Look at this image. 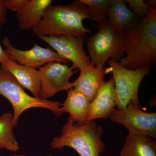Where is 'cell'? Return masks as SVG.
Returning <instances> with one entry per match:
<instances>
[{
  "label": "cell",
  "instance_id": "cell-1",
  "mask_svg": "<svg viewBox=\"0 0 156 156\" xmlns=\"http://www.w3.org/2000/svg\"><path fill=\"white\" fill-rule=\"evenodd\" d=\"M123 57L119 63L129 69L155 66L156 6H150L149 13L125 34Z\"/></svg>",
  "mask_w": 156,
  "mask_h": 156
},
{
  "label": "cell",
  "instance_id": "cell-2",
  "mask_svg": "<svg viewBox=\"0 0 156 156\" xmlns=\"http://www.w3.org/2000/svg\"><path fill=\"white\" fill-rule=\"evenodd\" d=\"M91 19L87 5L80 0L65 5H52L47 8L40 22L32 29L38 37L66 35L84 37L91 31L84 27L83 21Z\"/></svg>",
  "mask_w": 156,
  "mask_h": 156
},
{
  "label": "cell",
  "instance_id": "cell-3",
  "mask_svg": "<svg viewBox=\"0 0 156 156\" xmlns=\"http://www.w3.org/2000/svg\"><path fill=\"white\" fill-rule=\"evenodd\" d=\"M103 133L102 127L95 121L78 124L69 117L62 127L61 134L53 138L50 146L53 149L71 147L80 156H100L106 148L101 138Z\"/></svg>",
  "mask_w": 156,
  "mask_h": 156
},
{
  "label": "cell",
  "instance_id": "cell-4",
  "mask_svg": "<svg viewBox=\"0 0 156 156\" xmlns=\"http://www.w3.org/2000/svg\"><path fill=\"white\" fill-rule=\"evenodd\" d=\"M0 95L9 100L13 107L12 124L14 128L17 126L20 115L30 108L46 109L57 117L62 115L59 108L62 104L28 95L14 76L2 67H0Z\"/></svg>",
  "mask_w": 156,
  "mask_h": 156
},
{
  "label": "cell",
  "instance_id": "cell-5",
  "mask_svg": "<svg viewBox=\"0 0 156 156\" xmlns=\"http://www.w3.org/2000/svg\"><path fill=\"white\" fill-rule=\"evenodd\" d=\"M87 39V48L93 66H104L109 58L118 62L124 57L125 34L116 31L108 21Z\"/></svg>",
  "mask_w": 156,
  "mask_h": 156
},
{
  "label": "cell",
  "instance_id": "cell-6",
  "mask_svg": "<svg viewBox=\"0 0 156 156\" xmlns=\"http://www.w3.org/2000/svg\"><path fill=\"white\" fill-rule=\"evenodd\" d=\"M109 67L106 73H111L115 83L116 105L118 109H124L131 101L140 105L138 89L141 81L150 71L151 67L144 66L136 69H129L120 66L112 59L107 61Z\"/></svg>",
  "mask_w": 156,
  "mask_h": 156
},
{
  "label": "cell",
  "instance_id": "cell-7",
  "mask_svg": "<svg viewBox=\"0 0 156 156\" xmlns=\"http://www.w3.org/2000/svg\"><path fill=\"white\" fill-rule=\"evenodd\" d=\"M113 122L121 124L128 133L146 135L156 138V113L143 110L141 105L131 101L124 109L115 108L109 117Z\"/></svg>",
  "mask_w": 156,
  "mask_h": 156
},
{
  "label": "cell",
  "instance_id": "cell-8",
  "mask_svg": "<svg viewBox=\"0 0 156 156\" xmlns=\"http://www.w3.org/2000/svg\"><path fill=\"white\" fill-rule=\"evenodd\" d=\"M41 82L40 98L48 100L57 92H66L73 89V83L69 81L76 73L72 67L57 61L50 62L39 68Z\"/></svg>",
  "mask_w": 156,
  "mask_h": 156
},
{
  "label": "cell",
  "instance_id": "cell-9",
  "mask_svg": "<svg viewBox=\"0 0 156 156\" xmlns=\"http://www.w3.org/2000/svg\"><path fill=\"white\" fill-rule=\"evenodd\" d=\"M62 57L72 62L74 69L81 70L91 63L90 57L84 50V37L50 35L39 37Z\"/></svg>",
  "mask_w": 156,
  "mask_h": 156
},
{
  "label": "cell",
  "instance_id": "cell-10",
  "mask_svg": "<svg viewBox=\"0 0 156 156\" xmlns=\"http://www.w3.org/2000/svg\"><path fill=\"white\" fill-rule=\"evenodd\" d=\"M6 54L11 60L22 65L33 68H40L50 62L57 61L67 65L69 61L59 55L54 50L44 48L34 43V47L30 50H22L14 47L8 37L3 40Z\"/></svg>",
  "mask_w": 156,
  "mask_h": 156
},
{
  "label": "cell",
  "instance_id": "cell-11",
  "mask_svg": "<svg viewBox=\"0 0 156 156\" xmlns=\"http://www.w3.org/2000/svg\"><path fill=\"white\" fill-rule=\"evenodd\" d=\"M116 106L115 83L113 78L101 86L90 104L87 121L110 117Z\"/></svg>",
  "mask_w": 156,
  "mask_h": 156
},
{
  "label": "cell",
  "instance_id": "cell-12",
  "mask_svg": "<svg viewBox=\"0 0 156 156\" xmlns=\"http://www.w3.org/2000/svg\"><path fill=\"white\" fill-rule=\"evenodd\" d=\"M105 70L103 66H95L90 63L86 68L80 70V76L72 82L73 88L83 93L92 102L99 89L105 83Z\"/></svg>",
  "mask_w": 156,
  "mask_h": 156
},
{
  "label": "cell",
  "instance_id": "cell-13",
  "mask_svg": "<svg viewBox=\"0 0 156 156\" xmlns=\"http://www.w3.org/2000/svg\"><path fill=\"white\" fill-rule=\"evenodd\" d=\"M107 18L116 31L122 34L133 28L142 18L129 9L125 0H111Z\"/></svg>",
  "mask_w": 156,
  "mask_h": 156
},
{
  "label": "cell",
  "instance_id": "cell-14",
  "mask_svg": "<svg viewBox=\"0 0 156 156\" xmlns=\"http://www.w3.org/2000/svg\"><path fill=\"white\" fill-rule=\"evenodd\" d=\"M1 67L11 73L23 88L32 93L34 97L40 98L41 82L38 70L20 64L11 59L1 63Z\"/></svg>",
  "mask_w": 156,
  "mask_h": 156
},
{
  "label": "cell",
  "instance_id": "cell-15",
  "mask_svg": "<svg viewBox=\"0 0 156 156\" xmlns=\"http://www.w3.org/2000/svg\"><path fill=\"white\" fill-rule=\"evenodd\" d=\"M52 3L51 0H28L16 13L20 29L25 31L32 30L42 19L46 9Z\"/></svg>",
  "mask_w": 156,
  "mask_h": 156
},
{
  "label": "cell",
  "instance_id": "cell-16",
  "mask_svg": "<svg viewBox=\"0 0 156 156\" xmlns=\"http://www.w3.org/2000/svg\"><path fill=\"white\" fill-rule=\"evenodd\" d=\"M67 92V98L60 108L62 114H69V118L75 122H86L91 101L83 93L74 88Z\"/></svg>",
  "mask_w": 156,
  "mask_h": 156
},
{
  "label": "cell",
  "instance_id": "cell-17",
  "mask_svg": "<svg viewBox=\"0 0 156 156\" xmlns=\"http://www.w3.org/2000/svg\"><path fill=\"white\" fill-rule=\"evenodd\" d=\"M120 156H156V142L142 134L128 133Z\"/></svg>",
  "mask_w": 156,
  "mask_h": 156
},
{
  "label": "cell",
  "instance_id": "cell-18",
  "mask_svg": "<svg viewBox=\"0 0 156 156\" xmlns=\"http://www.w3.org/2000/svg\"><path fill=\"white\" fill-rule=\"evenodd\" d=\"M13 115L10 112L0 116V149H5L12 152L19 150V144L13 133Z\"/></svg>",
  "mask_w": 156,
  "mask_h": 156
},
{
  "label": "cell",
  "instance_id": "cell-19",
  "mask_svg": "<svg viewBox=\"0 0 156 156\" xmlns=\"http://www.w3.org/2000/svg\"><path fill=\"white\" fill-rule=\"evenodd\" d=\"M87 5L91 19L101 28L108 22L107 13L111 0H80Z\"/></svg>",
  "mask_w": 156,
  "mask_h": 156
},
{
  "label": "cell",
  "instance_id": "cell-20",
  "mask_svg": "<svg viewBox=\"0 0 156 156\" xmlns=\"http://www.w3.org/2000/svg\"><path fill=\"white\" fill-rule=\"evenodd\" d=\"M128 7L133 13L143 18L149 13L150 6L143 0H126Z\"/></svg>",
  "mask_w": 156,
  "mask_h": 156
},
{
  "label": "cell",
  "instance_id": "cell-21",
  "mask_svg": "<svg viewBox=\"0 0 156 156\" xmlns=\"http://www.w3.org/2000/svg\"><path fill=\"white\" fill-rule=\"evenodd\" d=\"M28 1V0H5V3L8 10L16 12L22 9Z\"/></svg>",
  "mask_w": 156,
  "mask_h": 156
},
{
  "label": "cell",
  "instance_id": "cell-22",
  "mask_svg": "<svg viewBox=\"0 0 156 156\" xmlns=\"http://www.w3.org/2000/svg\"><path fill=\"white\" fill-rule=\"evenodd\" d=\"M7 11L5 0H0V27L4 25L7 21Z\"/></svg>",
  "mask_w": 156,
  "mask_h": 156
},
{
  "label": "cell",
  "instance_id": "cell-23",
  "mask_svg": "<svg viewBox=\"0 0 156 156\" xmlns=\"http://www.w3.org/2000/svg\"><path fill=\"white\" fill-rule=\"evenodd\" d=\"M10 57L6 54L5 50H3L2 46L0 44V62H5L9 61L10 60Z\"/></svg>",
  "mask_w": 156,
  "mask_h": 156
},
{
  "label": "cell",
  "instance_id": "cell-24",
  "mask_svg": "<svg viewBox=\"0 0 156 156\" xmlns=\"http://www.w3.org/2000/svg\"><path fill=\"white\" fill-rule=\"evenodd\" d=\"M27 156L25 155H18L15 154L13 155H9V156Z\"/></svg>",
  "mask_w": 156,
  "mask_h": 156
},
{
  "label": "cell",
  "instance_id": "cell-25",
  "mask_svg": "<svg viewBox=\"0 0 156 156\" xmlns=\"http://www.w3.org/2000/svg\"><path fill=\"white\" fill-rule=\"evenodd\" d=\"M45 156H51V155L48 154V155H46Z\"/></svg>",
  "mask_w": 156,
  "mask_h": 156
}]
</instances>
